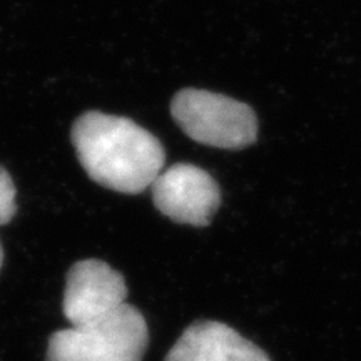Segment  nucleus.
Here are the masks:
<instances>
[{
  "label": "nucleus",
  "mask_w": 361,
  "mask_h": 361,
  "mask_svg": "<svg viewBox=\"0 0 361 361\" xmlns=\"http://www.w3.org/2000/svg\"><path fill=\"white\" fill-rule=\"evenodd\" d=\"M71 141L89 178L111 191L141 194L164 168L159 139L128 117L84 112L72 124Z\"/></svg>",
  "instance_id": "nucleus-1"
},
{
  "label": "nucleus",
  "mask_w": 361,
  "mask_h": 361,
  "mask_svg": "<svg viewBox=\"0 0 361 361\" xmlns=\"http://www.w3.org/2000/svg\"><path fill=\"white\" fill-rule=\"evenodd\" d=\"M147 345L142 313L124 303L96 322L52 333L45 361H142Z\"/></svg>",
  "instance_id": "nucleus-2"
},
{
  "label": "nucleus",
  "mask_w": 361,
  "mask_h": 361,
  "mask_svg": "<svg viewBox=\"0 0 361 361\" xmlns=\"http://www.w3.org/2000/svg\"><path fill=\"white\" fill-rule=\"evenodd\" d=\"M171 116L188 137L204 146L239 151L258 139V117L245 102L188 87L174 94Z\"/></svg>",
  "instance_id": "nucleus-3"
},
{
  "label": "nucleus",
  "mask_w": 361,
  "mask_h": 361,
  "mask_svg": "<svg viewBox=\"0 0 361 361\" xmlns=\"http://www.w3.org/2000/svg\"><path fill=\"white\" fill-rule=\"evenodd\" d=\"M156 209L178 224L204 228L221 206L219 184L204 169L178 162L151 184Z\"/></svg>",
  "instance_id": "nucleus-4"
},
{
  "label": "nucleus",
  "mask_w": 361,
  "mask_h": 361,
  "mask_svg": "<svg viewBox=\"0 0 361 361\" xmlns=\"http://www.w3.org/2000/svg\"><path fill=\"white\" fill-rule=\"evenodd\" d=\"M124 276L101 259H82L66 278L62 311L71 326L96 322L126 303Z\"/></svg>",
  "instance_id": "nucleus-5"
},
{
  "label": "nucleus",
  "mask_w": 361,
  "mask_h": 361,
  "mask_svg": "<svg viewBox=\"0 0 361 361\" xmlns=\"http://www.w3.org/2000/svg\"><path fill=\"white\" fill-rule=\"evenodd\" d=\"M166 361H271L259 346L219 322L192 323L166 356Z\"/></svg>",
  "instance_id": "nucleus-6"
},
{
  "label": "nucleus",
  "mask_w": 361,
  "mask_h": 361,
  "mask_svg": "<svg viewBox=\"0 0 361 361\" xmlns=\"http://www.w3.org/2000/svg\"><path fill=\"white\" fill-rule=\"evenodd\" d=\"M17 189L16 184L7 173L6 168L0 166V226L8 224L17 213Z\"/></svg>",
  "instance_id": "nucleus-7"
},
{
  "label": "nucleus",
  "mask_w": 361,
  "mask_h": 361,
  "mask_svg": "<svg viewBox=\"0 0 361 361\" xmlns=\"http://www.w3.org/2000/svg\"><path fill=\"white\" fill-rule=\"evenodd\" d=\"M2 263H4V247H2V243H0V268H2Z\"/></svg>",
  "instance_id": "nucleus-8"
}]
</instances>
